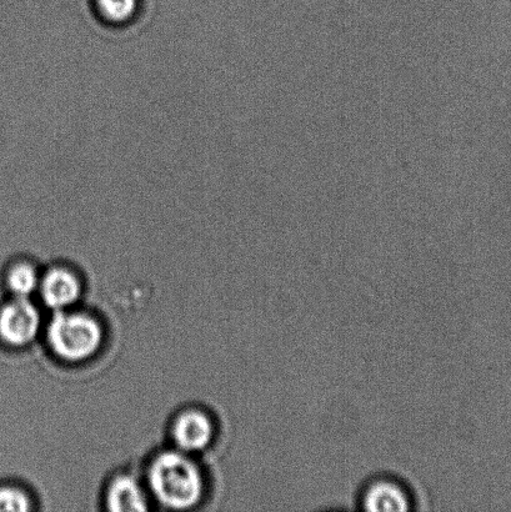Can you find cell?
Returning <instances> with one entry per match:
<instances>
[{
  "label": "cell",
  "instance_id": "obj_2",
  "mask_svg": "<svg viewBox=\"0 0 511 512\" xmlns=\"http://www.w3.org/2000/svg\"><path fill=\"white\" fill-rule=\"evenodd\" d=\"M103 338L99 321L77 311H55L47 328L49 348L59 359L68 363L93 358L102 346Z\"/></svg>",
  "mask_w": 511,
  "mask_h": 512
},
{
  "label": "cell",
  "instance_id": "obj_1",
  "mask_svg": "<svg viewBox=\"0 0 511 512\" xmlns=\"http://www.w3.org/2000/svg\"><path fill=\"white\" fill-rule=\"evenodd\" d=\"M148 480L154 498L165 508L188 510L202 499V474L183 451L158 455L150 465Z\"/></svg>",
  "mask_w": 511,
  "mask_h": 512
},
{
  "label": "cell",
  "instance_id": "obj_5",
  "mask_svg": "<svg viewBox=\"0 0 511 512\" xmlns=\"http://www.w3.org/2000/svg\"><path fill=\"white\" fill-rule=\"evenodd\" d=\"M214 438V425L207 414L189 410L180 414L173 425V439L180 451L198 453L208 448Z\"/></svg>",
  "mask_w": 511,
  "mask_h": 512
},
{
  "label": "cell",
  "instance_id": "obj_8",
  "mask_svg": "<svg viewBox=\"0 0 511 512\" xmlns=\"http://www.w3.org/2000/svg\"><path fill=\"white\" fill-rule=\"evenodd\" d=\"M108 510L113 512L147 511V496L142 486L132 476L123 475L115 478L109 485L107 493Z\"/></svg>",
  "mask_w": 511,
  "mask_h": 512
},
{
  "label": "cell",
  "instance_id": "obj_4",
  "mask_svg": "<svg viewBox=\"0 0 511 512\" xmlns=\"http://www.w3.org/2000/svg\"><path fill=\"white\" fill-rule=\"evenodd\" d=\"M358 503L360 509L369 511H408L414 509L415 496L404 481L379 475L364 484Z\"/></svg>",
  "mask_w": 511,
  "mask_h": 512
},
{
  "label": "cell",
  "instance_id": "obj_3",
  "mask_svg": "<svg viewBox=\"0 0 511 512\" xmlns=\"http://www.w3.org/2000/svg\"><path fill=\"white\" fill-rule=\"evenodd\" d=\"M42 318L32 301L14 298L0 308V341L12 348H23L39 334Z\"/></svg>",
  "mask_w": 511,
  "mask_h": 512
},
{
  "label": "cell",
  "instance_id": "obj_6",
  "mask_svg": "<svg viewBox=\"0 0 511 512\" xmlns=\"http://www.w3.org/2000/svg\"><path fill=\"white\" fill-rule=\"evenodd\" d=\"M40 295L45 305L54 311L67 310L82 294L78 276L65 268H53L40 279Z\"/></svg>",
  "mask_w": 511,
  "mask_h": 512
},
{
  "label": "cell",
  "instance_id": "obj_7",
  "mask_svg": "<svg viewBox=\"0 0 511 512\" xmlns=\"http://www.w3.org/2000/svg\"><path fill=\"white\" fill-rule=\"evenodd\" d=\"M92 9L103 27L125 29L138 22L142 0H92Z\"/></svg>",
  "mask_w": 511,
  "mask_h": 512
},
{
  "label": "cell",
  "instance_id": "obj_10",
  "mask_svg": "<svg viewBox=\"0 0 511 512\" xmlns=\"http://www.w3.org/2000/svg\"><path fill=\"white\" fill-rule=\"evenodd\" d=\"M30 510L27 494L14 486H0V512H25Z\"/></svg>",
  "mask_w": 511,
  "mask_h": 512
},
{
  "label": "cell",
  "instance_id": "obj_9",
  "mask_svg": "<svg viewBox=\"0 0 511 512\" xmlns=\"http://www.w3.org/2000/svg\"><path fill=\"white\" fill-rule=\"evenodd\" d=\"M7 288L14 298L28 299L35 290L39 289L40 278L38 270L30 263H17L8 270L5 276Z\"/></svg>",
  "mask_w": 511,
  "mask_h": 512
}]
</instances>
